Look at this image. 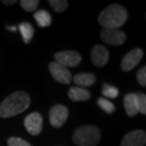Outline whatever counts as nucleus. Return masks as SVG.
Wrapping results in <instances>:
<instances>
[{
    "mask_svg": "<svg viewBox=\"0 0 146 146\" xmlns=\"http://www.w3.org/2000/svg\"><path fill=\"white\" fill-rule=\"evenodd\" d=\"M31 99L24 91H16L9 95L0 104V117L1 118H11L19 115L29 108Z\"/></svg>",
    "mask_w": 146,
    "mask_h": 146,
    "instance_id": "nucleus-1",
    "label": "nucleus"
},
{
    "mask_svg": "<svg viewBox=\"0 0 146 146\" xmlns=\"http://www.w3.org/2000/svg\"><path fill=\"white\" fill-rule=\"evenodd\" d=\"M128 18V13L123 6L110 4L101 11L98 22L104 29H119L125 24Z\"/></svg>",
    "mask_w": 146,
    "mask_h": 146,
    "instance_id": "nucleus-2",
    "label": "nucleus"
},
{
    "mask_svg": "<svg viewBox=\"0 0 146 146\" xmlns=\"http://www.w3.org/2000/svg\"><path fill=\"white\" fill-rule=\"evenodd\" d=\"M72 139L77 146H97L101 139V132L94 125H83L74 131Z\"/></svg>",
    "mask_w": 146,
    "mask_h": 146,
    "instance_id": "nucleus-3",
    "label": "nucleus"
},
{
    "mask_svg": "<svg viewBox=\"0 0 146 146\" xmlns=\"http://www.w3.org/2000/svg\"><path fill=\"white\" fill-rule=\"evenodd\" d=\"M55 62L62 65L65 68H75L82 61L80 53L75 50L59 51L54 55Z\"/></svg>",
    "mask_w": 146,
    "mask_h": 146,
    "instance_id": "nucleus-4",
    "label": "nucleus"
},
{
    "mask_svg": "<svg viewBox=\"0 0 146 146\" xmlns=\"http://www.w3.org/2000/svg\"><path fill=\"white\" fill-rule=\"evenodd\" d=\"M49 122L53 127H62L68 118V109L63 104H55L49 110Z\"/></svg>",
    "mask_w": 146,
    "mask_h": 146,
    "instance_id": "nucleus-5",
    "label": "nucleus"
},
{
    "mask_svg": "<svg viewBox=\"0 0 146 146\" xmlns=\"http://www.w3.org/2000/svg\"><path fill=\"white\" fill-rule=\"evenodd\" d=\"M101 39L107 45L121 46L126 40V35L119 29H103L101 31Z\"/></svg>",
    "mask_w": 146,
    "mask_h": 146,
    "instance_id": "nucleus-6",
    "label": "nucleus"
},
{
    "mask_svg": "<svg viewBox=\"0 0 146 146\" xmlns=\"http://www.w3.org/2000/svg\"><path fill=\"white\" fill-rule=\"evenodd\" d=\"M48 69L51 76L58 83L68 84L72 81V76L68 68L56 62H51L48 65Z\"/></svg>",
    "mask_w": 146,
    "mask_h": 146,
    "instance_id": "nucleus-7",
    "label": "nucleus"
},
{
    "mask_svg": "<svg viewBox=\"0 0 146 146\" xmlns=\"http://www.w3.org/2000/svg\"><path fill=\"white\" fill-rule=\"evenodd\" d=\"M24 126L31 136H38L43 128V118L41 114L33 112L24 119Z\"/></svg>",
    "mask_w": 146,
    "mask_h": 146,
    "instance_id": "nucleus-8",
    "label": "nucleus"
},
{
    "mask_svg": "<svg viewBox=\"0 0 146 146\" xmlns=\"http://www.w3.org/2000/svg\"><path fill=\"white\" fill-rule=\"evenodd\" d=\"M143 57V51L141 48H133L130 50L121 60V69L125 72H128L135 68L141 62Z\"/></svg>",
    "mask_w": 146,
    "mask_h": 146,
    "instance_id": "nucleus-9",
    "label": "nucleus"
},
{
    "mask_svg": "<svg viewBox=\"0 0 146 146\" xmlns=\"http://www.w3.org/2000/svg\"><path fill=\"white\" fill-rule=\"evenodd\" d=\"M146 134L143 130H135L126 134L121 142V146H144Z\"/></svg>",
    "mask_w": 146,
    "mask_h": 146,
    "instance_id": "nucleus-10",
    "label": "nucleus"
},
{
    "mask_svg": "<svg viewBox=\"0 0 146 146\" xmlns=\"http://www.w3.org/2000/svg\"><path fill=\"white\" fill-rule=\"evenodd\" d=\"M109 60V52L104 46L96 45L91 49V61L96 66L102 68L107 64Z\"/></svg>",
    "mask_w": 146,
    "mask_h": 146,
    "instance_id": "nucleus-11",
    "label": "nucleus"
},
{
    "mask_svg": "<svg viewBox=\"0 0 146 146\" xmlns=\"http://www.w3.org/2000/svg\"><path fill=\"white\" fill-rule=\"evenodd\" d=\"M123 106L125 109V113L127 116L135 117L139 113V106H138V98L135 93H128L124 96L123 99Z\"/></svg>",
    "mask_w": 146,
    "mask_h": 146,
    "instance_id": "nucleus-12",
    "label": "nucleus"
},
{
    "mask_svg": "<svg viewBox=\"0 0 146 146\" xmlns=\"http://www.w3.org/2000/svg\"><path fill=\"white\" fill-rule=\"evenodd\" d=\"M68 97L72 102H84L89 100L91 94L87 89L79 86L70 87L68 90Z\"/></svg>",
    "mask_w": 146,
    "mask_h": 146,
    "instance_id": "nucleus-13",
    "label": "nucleus"
},
{
    "mask_svg": "<svg viewBox=\"0 0 146 146\" xmlns=\"http://www.w3.org/2000/svg\"><path fill=\"white\" fill-rule=\"evenodd\" d=\"M72 81L74 82L76 86L84 88V87L92 86L95 83L96 77L92 73H79V74H76L72 78Z\"/></svg>",
    "mask_w": 146,
    "mask_h": 146,
    "instance_id": "nucleus-14",
    "label": "nucleus"
},
{
    "mask_svg": "<svg viewBox=\"0 0 146 146\" xmlns=\"http://www.w3.org/2000/svg\"><path fill=\"white\" fill-rule=\"evenodd\" d=\"M33 16H34V19L36 20L38 26L41 28L48 27L52 22L51 15L49 14L48 11H46L45 10L37 11L36 13L33 14Z\"/></svg>",
    "mask_w": 146,
    "mask_h": 146,
    "instance_id": "nucleus-15",
    "label": "nucleus"
},
{
    "mask_svg": "<svg viewBox=\"0 0 146 146\" xmlns=\"http://www.w3.org/2000/svg\"><path fill=\"white\" fill-rule=\"evenodd\" d=\"M19 30H20V33L22 34L23 39H24V42L26 44H29L31 42V38L33 37V34H34L33 27L30 23L23 22L19 26Z\"/></svg>",
    "mask_w": 146,
    "mask_h": 146,
    "instance_id": "nucleus-16",
    "label": "nucleus"
},
{
    "mask_svg": "<svg viewBox=\"0 0 146 146\" xmlns=\"http://www.w3.org/2000/svg\"><path fill=\"white\" fill-rule=\"evenodd\" d=\"M119 89L113 86H109L107 84H104V87L102 89V94L104 95V98L108 99H115L119 96Z\"/></svg>",
    "mask_w": 146,
    "mask_h": 146,
    "instance_id": "nucleus-17",
    "label": "nucleus"
},
{
    "mask_svg": "<svg viewBox=\"0 0 146 146\" xmlns=\"http://www.w3.org/2000/svg\"><path fill=\"white\" fill-rule=\"evenodd\" d=\"M48 4L56 13H64L68 7V2L66 0H49Z\"/></svg>",
    "mask_w": 146,
    "mask_h": 146,
    "instance_id": "nucleus-18",
    "label": "nucleus"
},
{
    "mask_svg": "<svg viewBox=\"0 0 146 146\" xmlns=\"http://www.w3.org/2000/svg\"><path fill=\"white\" fill-rule=\"evenodd\" d=\"M97 104H98V106L104 111V112L109 114V115L114 113V111H115V106H114V104L111 103V102H109L108 100L104 99V97L99 98L98 101H97Z\"/></svg>",
    "mask_w": 146,
    "mask_h": 146,
    "instance_id": "nucleus-19",
    "label": "nucleus"
},
{
    "mask_svg": "<svg viewBox=\"0 0 146 146\" xmlns=\"http://www.w3.org/2000/svg\"><path fill=\"white\" fill-rule=\"evenodd\" d=\"M20 5L26 11H34L39 5L38 0H22L20 1Z\"/></svg>",
    "mask_w": 146,
    "mask_h": 146,
    "instance_id": "nucleus-20",
    "label": "nucleus"
},
{
    "mask_svg": "<svg viewBox=\"0 0 146 146\" xmlns=\"http://www.w3.org/2000/svg\"><path fill=\"white\" fill-rule=\"evenodd\" d=\"M138 98V106H139V112L141 113L142 115L146 114V96L143 93H138L137 94Z\"/></svg>",
    "mask_w": 146,
    "mask_h": 146,
    "instance_id": "nucleus-21",
    "label": "nucleus"
},
{
    "mask_svg": "<svg viewBox=\"0 0 146 146\" xmlns=\"http://www.w3.org/2000/svg\"><path fill=\"white\" fill-rule=\"evenodd\" d=\"M8 146H31L28 141L24 139L16 138V137H11L8 139Z\"/></svg>",
    "mask_w": 146,
    "mask_h": 146,
    "instance_id": "nucleus-22",
    "label": "nucleus"
},
{
    "mask_svg": "<svg viewBox=\"0 0 146 146\" xmlns=\"http://www.w3.org/2000/svg\"><path fill=\"white\" fill-rule=\"evenodd\" d=\"M137 79L141 86H146V66L141 68L137 73Z\"/></svg>",
    "mask_w": 146,
    "mask_h": 146,
    "instance_id": "nucleus-23",
    "label": "nucleus"
},
{
    "mask_svg": "<svg viewBox=\"0 0 146 146\" xmlns=\"http://www.w3.org/2000/svg\"><path fill=\"white\" fill-rule=\"evenodd\" d=\"M2 3H3V4H5V5H13V4H15L16 1H15V0H11V1H8V0H3Z\"/></svg>",
    "mask_w": 146,
    "mask_h": 146,
    "instance_id": "nucleus-24",
    "label": "nucleus"
},
{
    "mask_svg": "<svg viewBox=\"0 0 146 146\" xmlns=\"http://www.w3.org/2000/svg\"><path fill=\"white\" fill-rule=\"evenodd\" d=\"M7 29L10 31H16V28L15 27H11V26H7Z\"/></svg>",
    "mask_w": 146,
    "mask_h": 146,
    "instance_id": "nucleus-25",
    "label": "nucleus"
}]
</instances>
